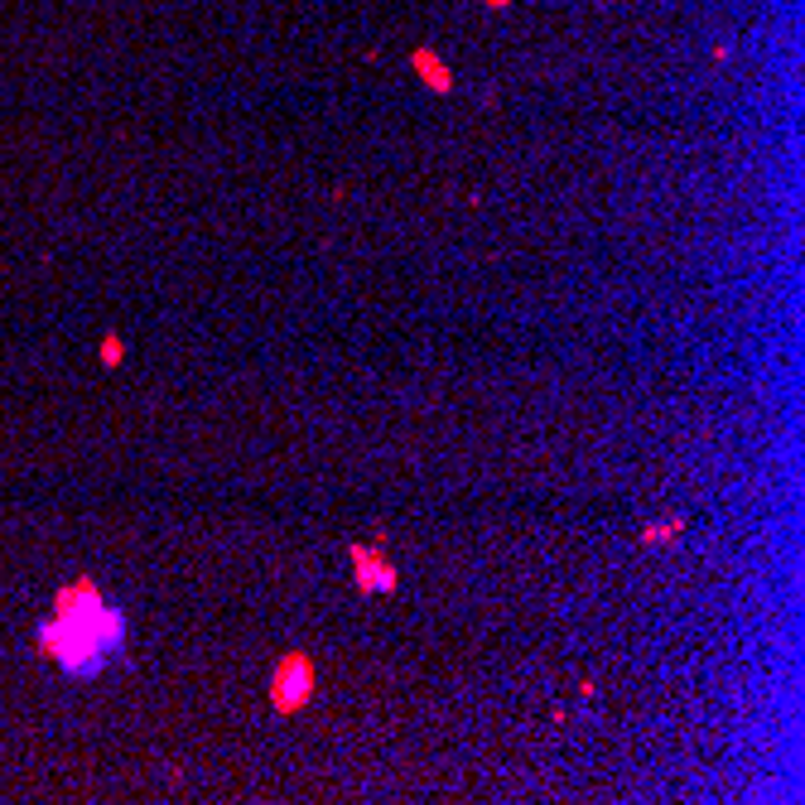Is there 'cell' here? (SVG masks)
<instances>
[{"label": "cell", "mask_w": 805, "mask_h": 805, "mask_svg": "<svg viewBox=\"0 0 805 805\" xmlns=\"http://www.w3.org/2000/svg\"><path fill=\"white\" fill-rule=\"evenodd\" d=\"M97 357H102V366H121V362H126V343H121V333H107L102 347H97Z\"/></svg>", "instance_id": "cell-6"}, {"label": "cell", "mask_w": 805, "mask_h": 805, "mask_svg": "<svg viewBox=\"0 0 805 805\" xmlns=\"http://www.w3.org/2000/svg\"><path fill=\"white\" fill-rule=\"evenodd\" d=\"M482 5H492V10H507V5H511V0H482Z\"/></svg>", "instance_id": "cell-7"}, {"label": "cell", "mask_w": 805, "mask_h": 805, "mask_svg": "<svg viewBox=\"0 0 805 805\" xmlns=\"http://www.w3.org/2000/svg\"><path fill=\"white\" fill-rule=\"evenodd\" d=\"M347 560H352V583H357V593H396V564L386 560V550L381 545H352L347 550Z\"/></svg>", "instance_id": "cell-3"}, {"label": "cell", "mask_w": 805, "mask_h": 805, "mask_svg": "<svg viewBox=\"0 0 805 805\" xmlns=\"http://www.w3.org/2000/svg\"><path fill=\"white\" fill-rule=\"evenodd\" d=\"M410 63H415V73H420V77L429 82L434 92H454V73L444 68V58L434 54V48H415V54H410Z\"/></svg>", "instance_id": "cell-4"}, {"label": "cell", "mask_w": 805, "mask_h": 805, "mask_svg": "<svg viewBox=\"0 0 805 805\" xmlns=\"http://www.w3.org/2000/svg\"><path fill=\"white\" fill-rule=\"evenodd\" d=\"M39 656L54 661L68 680H92L126 646V613L97 589V579H73L54 593V613L35 632Z\"/></svg>", "instance_id": "cell-1"}, {"label": "cell", "mask_w": 805, "mask_h": 805, "mask_svg": "<svg viewBox=\"0 0 805 805\" xmlns=\"http://www.w3.org/2000/svg\"><path fill=\"white\" fill-rule=\"evenodd\" d=\"M314 680H318V670H314V661L304 656V651H284V656L275 661V670H271V704H275V714L290 718L299 709H309Z\"/></svg>", "instance_id": "cell-2"}, {"label": "cell", "mask_w": 805, "mask_h": 805, "mask_svg": "<svg viewBox=\"0 0 805 805\" xmlns=\"http://www.w3.org/2000/svg\"><path fill=\"white\" fill-rule=\"evenodd\" d=\"M680 531H685V521H656V526L642 531V545H666V541H676Z\"/></svg>", "instance_id": "cell-5"}]
</instances>
